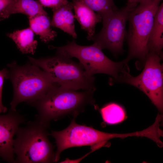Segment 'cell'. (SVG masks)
<instances>
[{"label":"cell","instance_id":"obj_3","mask_svg":"<svg viewBox=\"0 0 163 163\" xmlns=\"http://www.w3.org/2000/svg\"><path fill=\"white\" fill-rule=\"evenodd\" d=\"M49 128L36 120L18 127L13 144L15 163L55 162L54 146L48 138Z\"/></svg>","mask_w":163,"mask_h":163},{"label":"cell","instance_id":"obj_5","mask_svg":"<svg viewBox=\"0 0 163 163\" xmlns=\"http://www.w3.org/2000/svg\"><path fill=\"white\" fill-rule=\"evenodd\" d=\"M55 49L57 54L71 58L78 59L85 72L89 76L97 73L108 75L116 82L122 73L129 70V60L126 58L122 61L114 62L108 58L102 49L95 43L91 45L82 46L77 44L74 40L68 41L60 47L50 46Z\"/></svg>","mask_w":163,"mask_h":163},{"label":"cell","instance_id":"obj_18","mask_svg":"<svg viewBox=\"0 0 163 163\" xmlns=\"http://www.w3.org/2000/svg\"><path fill=\"white\" fill-rule=\"evenodd\" d=\"M83 0L92 9L97 12L101 16L107 13L118 9L116 6L113 0Z\"/></svg>","mask_w":163,"mask_h":163},{"label":"cell","instance_id":"obj_14","mask_svg":"<svg viewBox=\"0 0 163 163\" xmlns=\"http://www.w3.org/2000/svg\"><path fill=\"white\" fill-rule=\"evenodd\" d=\"M30 27L40 36L41 40L47 43L53 40L56 32L51 28V21L47 14H39L28 18Z\"/></svg>","mask_w":163,"mask_h":163},{"label":"cell","instance_id":"obj_6","mask_svg":"<svg viewBox=\"0 0 163 163\" xmlns=\"http://www.w3.org/2000/svg\"><path fill=\"white\" fill-rule=\"evenodd\" d=\"M162 0H144L130 12L127 36L129 51L126 58H136L144 64L149 52L148 40L155 15Z\"/></svg>","mask_w":163,"mask_h":163},{"label":"cell","instance_id":"obj_19","mask_svg":"<svg viewBox=\"0 0 163 163\" xmlns=\"http://www.w3.org/2000/svg\"><path fill=\"white\" fill-rule=\"evenodd\" d=\"M14 0H0V21L8 18L11 14L10 6Z\"/></svg>","mask_w":163,"mask_h":163},{"label":"cell","instance_id":"obj_16","mask_svg":"<svg viewBox=\"0 0 163 163\" xmlns=\"http://www.w3.org/2000/svg\"><path fill=\"white\" fill-rule=\"evenodd\" d=\"M10 9L11 14L22 13L28 18L39 14H47L38 1L34 0H14Z\"/></svg>","mask_w":163,"mask_h":163},{"label":"cell","instance_id":"obj_4","mask_svg":"<svg viewBox=\"0 0 163 163\" xmlns=\"http://www.w3.org/2000/svg\"><path fill=\"white\" fill-rule=\"evenodd\" d=\"M30 63L46 72L59 85L75 90L94 91V76L88 75L82 65L71 58L57 53L54 56L35 59L28 57Z\"/></svg>","mask_w":163,"mask_h":163},{"label":"cell","instance_id":"obj_15","mask_svg":"<svg viewBox=\"0 0 163 163\" xmlns=\"http://www.w3.org/2000/svg\"><path fill=\"white\" fill-rule=\"evenodd\" d=\"M7 35L13 40L22 53H34L37 42L34 40V32L30 27L8 33Z\"/></svg>","mask_w":163,"mask_h":163},{"label":"cell","instance_id":"obj_20","mask_svg":"<svg viewBox=\"0 0 163 163\" xmlns=\"http://www.w3.org/2000/svg\"><path fill=\"white\" fill-rule=\"evenodd\" d=\"M8 69L7 68L0 70V113H5L7 111V108L4 106L2 101V89L4 80L7 79Z\"/></svg>","mask_w":163,"mask_h":163},{"label":"cell","instance_id":"obj_21","mask_svg":"<svg viewBox=\"0 0 163 163\" xmlns=\"http://www.w3.org/2000/svg\"><path fill=\"white\" fill-rule=\"evenodd\" d=\"M38 2L42 6L50 7L52 9L58 8L69 2L68 0H38Z\"/></svg>","mask_w":163,"mask_h":163},{"label":"cell","instance_id":"obj_17","mask_svg":"<svg viewBox=\"0 0 163 163\" xmlns=\"http://www.w3.org/2000/svg\"><path fill=\"white\" fill-rule=\"evenodd\" d=\"M103 120L109 124H114L123 121L126 118L124 109L119 105L114 103L107 104L100 110Z\"/></svg>","mask_w":163,"mask_h":163},{"label":"cell","instance_id":"obj_7","mask_svg":"<svg viewBox=\"0 0 163 163\" xmlns=\"http://www.w3.org/2000/svg\"><path fill=\"white\" fill-rule=\"evenodd\" d=\"M162 54L149 51L142 72L134 77L129 71L123 73L117 82L127 83L137 88L149 97L161 113L163 107V67Z\"/></svg>","mask_w":163,"mask_h":163},{"label":"cell","instance_id":"obj_2","mask_svg":"<svg viewBox=\"0 0 163 163\" xmlns=\"http://www.w3.org/2000/svg\"><path fill=\"white\" fill-rule=\"evenodd\" d=\"M7 79L13 88L10 109L16 111L20 103L29 104L43 97L51 89L59 85L38 66L30 63L20 66L14 61L7 65Z\"/></svg>","mask_w":163,"mask_h":163},{"label":"cell","instance_id":"obj_10","mask_svg":"<svg viewBox=\"0 0 163 163\" xmlns=\"http://www.w3.org/2000/svg\"><path fill=\"white\" fill-rule=\"evenodd\" d=\"M26 121L23 115L11 110L0 115V157L5 161L15 163L14 152V137L19 126Z\"/></svg>","mask_w":163,"mask_h":163},{"label":"cell","instance_id":"obj_8","mask_svg":"<svg viewBox=\"0 0 163 163\" xmlns=\"http://www.w3.org/2000/svg\"><path fill=\"white\" fill-rule=\"evenodd\" d=\"M138 3L128 0L121 9L102 16L103 26L100 31L94 35V43L102 50L107 49L115 55L123 53L126 23L130 12Z\"/></svg>","mask_w":163,"mask_h":163},{"label":"cell","instance_id":"obj_9","mask_svg":"<svg viewBox=\"0 0 163 163\" xmlns=\"http://www.w3.org/2000/svg\"><path fill=\"white\" fill-rule=\"evenodd\" d=\"M74 117L69 125L59 131L51 130L49 135L55 140L57 149L55 152V162L59 159L61 152L69 148L83 146L104 145L110 139L121 138L122 134L105 133L93 128L78 124Z\"/></svg>","mask_w":163,"mask_h":163},{"label":"cell","instance_id":"obj_12","mask_svg":"<svg viewBox=\"0 0 163 163\" xmlns=\"http://www.w3.org/2000/svg\"><path fill=\"white\" fill-rule=\"evenodd\" d=\"M73 9L72 2L52 9L53 14L51 24L52 26L60 29L76 39L77 35L75 30V17L72 12Z\"/></svg>","mask_w":163,"mask_h":163},{"label":"cell","instance_id":"obj_1","mask_svg":"<svg viewBox=\"0 0 163 163\" xmlns=\"http://www.w3.org/2000/svg\"><path fill=\"white\" fill-rule=\"evenodd\" d=\"M77 91L57 85L41 99L29 104L37 111L36 120L49 127L51 121L69 115L76 117L87 106L94 104V91Z\"/></svg>","mask_w":163,"mask_h":163},{"label":"cell","instance_id":"obj_11","mask_svg":"<svg viewBox=\"0 0 163 163\" xmlns=\"http://www.w3.org/2000/svg\"><path fill=\"white\" fill-rule=\"evenodd\" d=\"M75 17L80 23L81 28L87 32V39L92 40L95 35L96 24L102 21V17L96 13L83 0H73L72 2Z\"/></svg>","mask_w":163,"mask_h":163},{"label":"cell","instance_id":"obj_13","mask_svg":"<svg viewBox=\"0 0 163 163\" xmlns=\"http://www.w3.org/2000/svg\"><path fill=\"white\" fill-rule=\"evenodd\" d=\"M149 51L162 54L163 47V4L156 13L148 40Z\"/></svg>","mask_w":163,"mask_h":163},{"label":"cell","instance_id":"obj_22","mask_svg":"<svg viewBox=\"0 0 163 163\" xmlns=\"http://www.w3.org/2000/svg\"><path fill=\"white\" fill-rule=\"evenodd\" d=\"M128 0L135 1L139 3L144 0Z\"/></svg>","mask_w":163,"mask_h":163}]
</instances>
